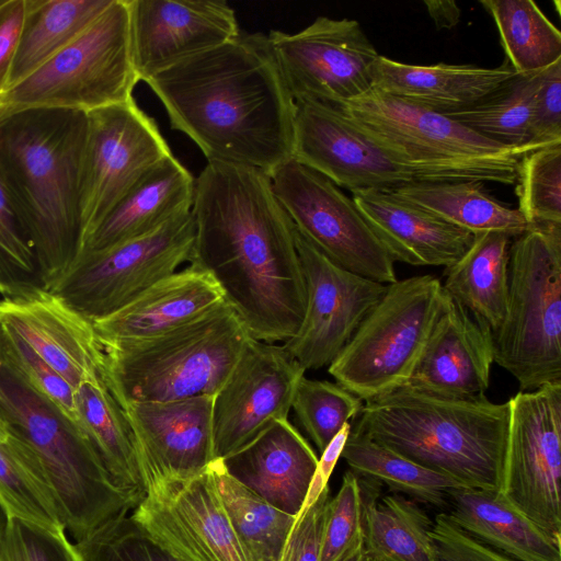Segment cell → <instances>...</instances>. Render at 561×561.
I'll return each instance as SVG.
<instances>
[{
    "instance_id": "obj_30",
    "label": "cell",
    "mask_w": 561,
    "mask_h": 561,
    "mask_svg": "<svg viewBox=\"0 0 561 561\" xmlns=\"http://www.w3.org/2000/svg\"><path fill=\"white\" fill-rule=\"evenodd\" d=\"M512 240L501 231L476 233L469 250L444 273V291L492 333L505 317Z\"/></svg>"
},
{
    "instance_id": "obj_43",
    "label": "cell",
    "mask_w": 561,
    "mask_h": 561,
    "mask_svg": "<svg viewBox=\"0 0 561 561\" xmlns=\"http://www.w3.org/2000/svg\"><path fill=\"white\" fill-rule=\"evenodd\" d=\"M0 279L10 295L43 287L31 238L0 174Z\"/></svg>"
},
{
    "instance_id": "obj_4",
    "label": "cell",
    "mask_w": 561,
    "mask_h": 561,
    "mask_svg": "<svg viewBox=\"0 0 561 561\" xmlns=\"http://www.w3.org/2000/svg\"><path fill=\"white\" fill-rule=\"evenodd\" d=\"M352 430L467 486L499 490L508 402L447 399L407 386L364 403Z\"/></svg>"
},
{
    "instance_id": "obj_5",
    "label": "cell",
    "mask_w": 561,
    "mask_h": 561,
    "mask_svg": "<svg viewBox=\"0 0 561 561\" xmlns=\"http://www.w3.org/2000/svg\"><path fill=\"white\" fill-rule=\"evenodd\" d=\"M0 409L10 433L34 453L78 542L141 501L119 488L82 430L33 388L0 348Z\"/></svg>"
},
{
    "instance_id": "obj_21",
    "label": "cell",
    "mask_w": 561,
    "mask_h": 561,
    "mask_svg": "<svg viewBox=\"0 0 561 561\" xmlns=\"http://www.w3.org/2000/svg\"><path fill=\"white\" fill-rule=\"evenodd\" d=\"M128 1L133 60L142 81L241 32L222 0Z\"/></svg>"
},
{
    "instance_id": "obj_40",
    "label": "cell",
    "mask_w": 561,
    "mask_h": 561,
    "mask_svg": "<svg viewBox=\"0 0 561 561\" xmlns=\"http://www.w3.org/2000/svg\"><path fill=\"white\" fill-rule=\"evenodd\" d=\"M364 401L341 385L305 377L297 383L291 408L321 454L333 437L358 415Z\"/></svg>"
},
{
    "instance_id": "obj_6",
    "label": "cell",
    "mask_w": 561,
    "mask_h": 561,
    "mask_svg": "<svg viewBox=\"0 0 561 561\" xmlns=\"http://www.w3.org/2000/svg\"><path fill=\"white\" fill-rule=\"evenodd\" d=\"M226 301L162 334L102 343V378L123 408L215 396L250 339Z\"/></svg>"
},
{
    "instance_id": "obj_22",
    "label": "cell",
    "mask_w": 561,
    "mask_h": 561,
    "mask_svg": "<svg viewBox=\"0 0 561 561\" xmlns=\"http://www.w3.org/2000/svg\"><path fill=\"white\" fill-rule=\"evenodd\" d=\"M0 325L16 332L75 390L102 379L103 346L91 321L43 287L0 299Z\"/></svg>"
},
{
    "instance_id": "obj_15",
    "label": "cell",
    "mask_w": 561,
    "mask_h": 561,
    "mask_svg": "<svg viewBox=\"0 0 561 561\" xmlns=\"http://www.w3.org/2000/svg\"><path fill=\"white\" fill-rule=\"evenodd\" d=\"M87 115L80 194L82 243L152 168L173 154L154 119L134 98Z\"/></svg>"
},
{
    "instance_id": "obj_8",
    "label": "cell",
    "mask_w": 561,
    "mask_h": 561,
    "mask_svg": "<svg viewBox=\"0 0 561 561\" xmlns=\"http://www.w3.org/2000/svg\"><path fill=\"white\" fill-rule=\"evenodd\" d=\"M128 0L111 5L76 39L0 95V112L66 108L89 113L133 99Z\"/></svg>"
},
{
    "instance_id": "obj_49",
    "label": "cell",
    "mask_w": 561,
    "mask_h": 561,
    "mask_svg": "<svg viewBox=\"0 0 561 561\" xmlns=\"http://www.w3.org/2000/svg\"><path fill=\"white\" fill-rule=\"evenodd\" d=\"M330 500L329 485L297 516L280 561H320L323 528Z\"/></svg>"
},
{
    "instance_id": "obj_32",
    "label": "cell",
    "mask_w": 561,
    "mask_h": 561,
    "mask_svg": "<svg viewBox=\"0 0 561 561\" xmlns=\"http://www.w3.org/2000/svg\"><path fill=\"white\" fill-rule=\"evenodd\" d=\"M75 401L79 426L113 481L142 500L146 493L134 434L103 378L82 382L75 390Z\"/></svg>"
},
{
    "instance_id": "obj_54",
    "label": "cell",
    "mask_w": 561,
    "mask_h": 561,
    "mask_svg": "<svg viewBox=\"0 0 561 561\" xmlns=\"http://www.w3.org/2000/svg\"><path fill=\"white\" fill-rule=\"evenodd\" d=\"M9 436H10L9 423L5 420V416L2 412V410L0 409V440L5 442L9 438Z\"/></svg>"
},
{
    "instance_id": "obj_33",
    "label": "cell",
    "mask_w": 561,
    "mask_h": 561,
    "mask_svg": "<svg viewBox=\"0 0 561 561\" xmlns=\"http://www.w3.org/2000/svg\"><path fill=\"white\" fill-rule=\"evenodd\" d=\"M484 182H420L393 190L397 196L472 233L501 231L515 238L534 228L518 209L493 198Z\"/></svg>"
},
{
    "instance_id": "obj_10",
    "label": "cell",
    "mask_w": 561,
    "mask_h": 561,
    "mask_svg": "<svg viewBox=\"0 0 561 561\" xmlns=\"http://www.w3.org/2000/svg\"><path fill=\"white\" fill-rule=\"evenodd\" d=\"M408 162L442 181L515 184L524 150L493 142L447 115L371 89L339 107Z\"/></svg>"
},
{
    "instance_id": "obj_38",
    "label": "cell",
    "mask_w": 561,
    "mask_h": 561,
    "mask_svg": "<svg viewBox=\"0 0 561 561\" xmlns=\"http://www.w3.org/2000/svg\"><path fill=\"white\" fill-rule=\"evenodd\" d=\"M537 82L538 71L516 75L472 106L444 115L493 142L534 151L530 141Z\"/></svg>"
},
{
    "instance_id": "obj_53",
    "label": "cell",
    "mask_w": 561,
    "mask_h": 561,
    "mask_svg": "<svg viewBox=\"0 0 561 561\" xmlns=\"http://www.w3.org/2000/svg\"><path fill=\"white\" fill-rule=\"evenodd\" d=\"M366 559L362 535L335 561H366Z\"/></svg>"
},
{
    "instance_id": "obj_27",
    "label": "cell",
    "mask_w": 561,
    "mask_h": 561,
    "mask_svg": "<svg viewBox=\"0 0 561 561\" xmlns=\"http://www.w3.org/2000/svg\"><path fill=\"white\" fill-rule=\"evenodd\" d=\"M516 75L507 60L495 68L416 66L379 55L371 68L373 89L439 114L472 106Z\"/></svg>"
},
{
    "instance_id": "obj_41",
    "label": "cell",
    "mask_w": 561,
    "mask_h": 561,
    "mask_svg": "<svg viewBox=\"0 0 561 561\" xmlns=\"http://www.w3.org/2000/svg\"><path fill=\"white\" fill-rule=\"evenodd\" d=\"M516 182L517 209L533 227L561 225V144L525 153Z\"/></svg>"
},
{
    "instance_id": "obj_11",
    "label": "cell",
    "mask_w": 561,
    "mask_h": 561,
    "mask_svg": "<svg viewBox=\"0 0 561 561\" xmlns=\"http://www.w3.org/2000/svg\"><path fill=\"white\" fill-rule=\"evenodd\" d=\"M194 236L188 211L146 236L78 256L48 290L93 323L190 263Z\"/></svg>"
},
{
    "instance_id": "obj_48",
    "label": "cell",
    "mask_w": 561,
    "mask_h": 561,
    "mask_svg": "<svg viewBox=\"0 0 561 561\" xmlns=\"http://www.w3.org/2000/svg\"><path fill=\"white\" fill-rule=\"evenodd\" d=\"M432 561H517L459 528L437 513L431 530Z\"/></svg>"
},
{
    "instance_id": "obj_31",
    "label": "cell",
    "mask_w": 561,
    "mask_h": 561,
    "mask_svg": "<svg viewBox=\"0 0 561 561\" xmlns=\"http://www.w3.org/2000/svg\"><path fill=\"white\" fill-rule=\"evenodd\" d=\"M358 483L366 556L385 561H432L433 519L421 504L397 493L379 496L381 484L374 480L358 477Z\"/></svg>"
},
{
    "instance_id": "obj_25",
    "label": "cell",
    "mask_w": 561,
    "mask_h": 561,
    "mask_svg": "<svg viewBox=\"0 0 561 561\" xmlns=\"http://www.w3.org/2000/svg\"><path fill=\"white\" fill-rule=\"evenodd\" d=\"M352 199L393 262L413 266L455 264L474 233L457 227L391 191H362Z\"/></svg>"
},
{
    "instance_id": "obj_46",
    "label": "cell",
    "mask_w": 561,
    "mask_h": 561,
    "mask_svg": "<svg viewBox=\"0 0 561 561\" xmlns=\"http://www.w3.org/2000/svg\"><path fill=\"white\" fill-rule=\"evenodd\" d=\"M362 535L358 477L348 470L343 476L340 490L328 503L320 561H335Z\"/></svg>"
},
{
    "instance_id": "obj_20",
    "label": "cell",
    "mask_w": 561,
    "mask_h": 561,
    "mask_svg": "<svg viewBox=\"0 0 561 561\" xmlns=\"http://www.w3.org/2000/svg\"><path fill=\"white\" fill-rule=\"evenodd\" d=\"M122 409L134 434L145 493L165 480L192 478L216 459L213 396L136 402Z\"/></svg>"
},
{
    "instance_id": "obj_45",
    "label": "cell",
    "mask_w": 561,
    "mask_h": 561,
    "mask_svg": "<svg viewBox=\"0 0 561 561\" xmlns=\"http://www.w3.org/2000/svg\"><path fill=\"white\" fill-rule=\"evenodd\" d=\"M0 561H83L67 534L58 535L14 517L0 531Z\"/></svg>"
},
{
    "instance_id": "obj_56",
    "label": "cell",
    "mask_w": 561,
    "mask_h": 561,
    "mask_svg": "<svg viewBox=\"0 0 561 561\" xmlns=\"http://www.w3.org/2000/svg\"><path fill=\"white\" fill-rule=\"evenodd\" d=\"M0 295H2V296L10 295L8 287L4 285V283L1 279H0Z\"/></svg>"
},
{
    "instance_id": "obj_24",
    "label": "cell",
    "mask_w": 561,
    "mask_h": 561,
    "mask_svg": "<svg viewBox=\"0 0 561 561\" xmlns=\"http://www.w3.org/2000/svg\"><path fill=\"white\" fill-rule=\"evenodd\" d=\"M318 459L296 427L287 419H280L221 460L229 474L242 485L297 518Z\"/></svg>"
},
{
    "instance_id": "obj_44",
    "label": "cell",
    "mask_w": 561,
    "mask_h": 561,
    "mask_svg": "<svg viewBox=\"0 0 561 561\" xmlns=\"http://www.w3.org/2000/svg\"><path fill=\"white\" fill-rule=\"evenodd\" d=\"M0 348L33 388L79 425L75 389L16 332L5 325H0Z\"/></svg>"
},
{
    "instance_id": "obj_42",
    "label": "cell",
    "mask_w": 561,
    "mask_h": 561,
    "mask_svg": "<svg viewBox=\"0 0 561 561\" xmlns=\"http://www.w3.org/2000/svg\"><path fill=\"white\" fill-rule=\"evenodd\" d=\"M83 561H180L131 514H123L73 542Z\"/></svg>"
},
{
    "instance_id": "obj_1",
    "label": "cell",
    "mask_w": 561,
    "mask_h": 561,
    "mask_svg": "<svg viewBox=\"0 0 561 561\" xmlns=\"http://www.w3.org/2000/svg\"><path fill=\"white\" fill-rule=\"evenodd\" d=\"M195 236L188 265L208 272L250 335L285 342L306 310L295 227L268 174L208 161L195 179Z\"/></svg>"
},
{
    "instance_id": "obj_37",
    "label": "cell",
    "mask_w": 561,
    "mask_h": 561,
    "mask_svg": "<svg viewBox=\"0 0 561 561\" xmlns=\"http://www.w3.org/2000/svg\"><path fill=\"white\" fill-rule=\"evenodd\" d=\"M0 503L8 517L67 534L61 507L34 453L16 435L0 440Z\"/></svg>"
},
{
    "instance_id": "obj_7",
    "label": "cell",
    "mask_w": 561,
    "mask_h": 561,
    "mask_svg": "<svg viewBox=\"0 0 561 561\" xmlns=\"http://www.w3.org/2000/svg\"><path fill=\"white\" fill-rule=\"evenodd\" d=\"M492 337L494 363L520 391L561 381V225L513 238L505 317Z\"/></svg>"
},
{
    "instance_id": "obj_39",
    "label": "cell",
    "mask_w": 561,
    "mask_h": 561,
    "mask_svg": "<svg viewBox=\"0 0 561 561\" xmlns=\"http://www.w3.org/2000/svg\"><path fill=\"white\" fill-rule=\"evenodd\" d=\"M492 15L506 60L518 73L561 60V33L531 0H482Z\"/></svg>"
},
{
    "instance_id": "obj_55",
    "label": "cell",
    "mask_w": 561,
    "mask_h": 561,
    "mask_svg": "<svg viewBox=\"0 0 561 561\" xmlns=\"http://www.w3.org/2000/svg\"><path fill=\"white\" fill-rule=\"evenodd\" d=\"M8 520V515L3 508V506L1 505L0 503V531L2 530V528L4 527L5 523Z\"/></svg>"
},
{
    "instance_id": "obj_13",
    "label": "cell",
    "mask_w": 561,
    "mask_h": 561,
    "mask_svg": "<svg viewBox=\"0 0 561 561\" xmlns=\"http://www.w3.org/2000/svg\"><path fill=\"white\" fill-rule=\"evenodd\" d=\"M499 492L546 533L561 538V381L508 399Z\"/></svg>"
},
{
    "instance_id": "obj_26",
    "label": "cell",
    "mask_w": 561,
    "mask_h": 561,
    "mask_svg": "<svg viewBox=\"0 0 561 561\" xmlns=\"http://www.w3.org/2000/svg\"><path fill=\"white\" fill-rule=\"evenodd\" d=\"M224 300L208 272L187 265L93 325L104 343L145 340L185 324Z\"/></svg>"
},
{
    "instance_id": "obj_29",
    "label": "cell",
    "mask_w": 561,
    "mask_h": 561,
    "mask_svg": "<svg viewBox=\"0 0 561 561\" xmlns=\"http://www.w3.org/2000/svg\"><path fill=\"white\" fill-rule=\"evenodd\" d=\"M446 514L470 536L517 561H561V538L525 517L497 490L454 489Z\"/></svg>"
},
{
    "instance_id": "obj_18",
    "label": "cell",
    "mask_w": 561,
    "mask_h": 561,
    "mask_svg": "<svg viewBox=\"0 0 561 561\" xmlns=\"http://www.w3.org/2000/svg\"><path fill=\"white\" fill-rule=\"evenodd\" d=\"M305 371L283 345L250 336L213 397L215 458L236 451L273 421L287 419Z\"/></svg>"
},
{
    "instance_id": "obj_19",
    "label": "cell",
    "mask_w": 561,
    "mask_h": 561,
    "mask_svg": "<svg viewBox=\"0 0 561 561\" xmlns=\"http://www.w3.org/2000/svg\"><path fill=\"white\" fill-rule=\"evenodd\" d=\"M131 516L180 561H248L208 466L147 489Z\"/></svg>"
},
{
    "instance_id": "obj_36",
    "label": "cell",
    "mask_w": 561,
    "mask_h": 561,
    "mask_svg": "<svg viewBox=\"0 0 561 561\" xmlns=\"http://www.w3.org/2000/svg\"><path fill=\"white\" fill-rule=\"evenodd\" d=\"M218 494L248 561H280L296 517L271 505L226 470L210 465Z\"/></svg>"
},
{
    "instance_id": "obj_9",
    "label": "cell",
    "mask_w": 561,
    "mask_h": 561,
    "mask_svg": "<svg viewBox=\"0 0 561 561\" xmlns=\"http://www.w3.org/2000/svg\"><path fill=\"white\" fill-rule=\"evenodd\" d=\"M445 299L442 282L430 274L389 284L329 374L365 402L405 386Z\"/></svg>"
},
{
    "instance_id": "obj_35",
    "label": "cell",
    "mask_w": 561,
    "mask_h": 561,
    "mask_svg": "<svg viewBox=\"0 0 561 561\" xmlns=\"http://www.w3.org/2000/svg\"><path fill=\"white\" fill-rule=\"evenodd\" d=\"M341 457L356 476L374 480L390 493L447 511V494L467 486L459 480L425 468L351 428Z\"/></svg>"
},
{
    "instance_id": "obj_17",
    "label": "cell",
    "mask_w": 561,
    "mask_h": 561,
    "mask_svg": "<svg viewBox=\"0 0 561 561\" xmlns=\"http://www.w3.org/2000/svg\"><path fill=\"white\" fill-rule=\"evenodd\" d=\"M295 238L307 304L299 330L283 346L305 370L319 369L337 357L388 285L337 266L296 229Z\"/></svg>"
},
{
    "instance_id": "obj_50",
    "label": "cell",
    "mask_w": 561,
    "mask_h": 561,
    "mask_svg": "<svg viewBox=\"0 0 561 561\" xmlns=\"http://www.w3.org/2000/svg\"><path fill=\"white\" fill-rule=\"evenodd\" d=\"M26 12V0H0V95L10 71Z\"/></svg>"
},
{
    "instance_id": "obj_28",
    "label": "cell",
    "mask_w": 561,
    "mask_h": 561,
    "mask_svg": "<svg viewBox=\"0 0 561 561\" xmlns=\"http://www.w3.org/2000/svg\"><path fill=\"white\" fill-rule=\"evenodd\" d=\"M194 190L192 173L173 154L167 157L102 219L84 239L78 256L146 236L191 211Z\"/></svg>"
},
{
    "instance_id": "obj_12",
    "label": "cell",
    "mask_w": 561,
    "mask_h": 561,
    "mask_svg": "<svg viewBox=\"0 0 561 561\" xmlns=\"http://www.w3.org/2000/svg\"><path fill=\"white\" fill-rule=\"evenodd\" d=\"M268 176L295 229L327 259L378 283L398 280L393 260L354 201L333 182L293 158Z\"/></svg>"
},
{
    "instance_id": "obj_14",
    "label": "cell",
    "mask_w": 561,
    "mask_h": 561,
    "mask_svg": "<svg viewBox=\"0 0 561 561\" xmlns=\"http://www.w3.org/2000/svg\"><path fill=\"white\" fill-rule=\"evenodd\" d=\"M291 158L352 193L443 182L385 146L341 108L295 102Z\"/></svg>"
},
{
    "instance_id": "obj_16",
    "label": "cell",
    "mask_w": 561,
    "mask_h": 561,
    "mask_svg": "<svg viewBox=\"0 0 561 561\" xmlns=\"http://www.w3.org/2000/svg\"><path fill=\"white\" fill-rule=\"evenodd\" d=\"M267 36L295 102L341 107L373 89L379 54L357 21L318 16L297 33Z\"/></svg>"
},
{
    "instance_id": "obj_52",
    "label": "cell",
    "mask_w": 561,
    "mask_h": 561,
    "mask_svg": "<svg viewBox=\"0 0 561 561\" xmlns=\"http://www.w3.org/2000/svg\"><path fill=\"white\" fill-rule=\"evenodd\" d=\"M424 4L438 30L453 28L460 21V8L455 1L426 0Z\"/></svg>"
},
{
    "instance_id": "obj_23",
    "label": "cell",
    "mask_w": 561,
    "mask_h": 561,
    "mask_svg": "<svg viewBox=\"0 0 561 561\" xmlns=\"http://www.w3.org/2000/svg\"><path fill=\"white\" fill-rule=\"evenodd\" d=\"M494 363L491 330L446 294L445 304L405 385L431 396H485Z\"/></svg>"
},
{
    "instance_id": "obj_51",
    "label": "cell",
    "mask_w": 561,
    "mask_h": 561,
    "mask_svg": "<svg viewBox=\"0 0 561 561\" xmlns=\"http://www.w3.org/2000/svg\"><path fill=\"white\" fill-rule=\"evenodd\" d=\"M352 424L347 423L344 427L333 437L329 445L321 453L318 459L317 469L312 478L307 497L305 500V510L309 507L319 497L324 488L328 486L329 479L333 472V469L341 457L344 445L351 433ZM300 511V512H301Z\"/></svg>"
},
{
    "instance_id": "obj_3",
    "label": "cell",
    "mask_w": 561,
    "mask_h": 561,
    "mask_svg": "<svg viewBox=\"0 0 561 561\" xmlns=\"http://www.w3.org/2000/svg\"><path fill=\"white\" fill-rule=\"evenodd\" d=\"M87 133L88 115L81 111L0 112V174L31 238L41 283L47 290L81 250Z\"/></svg>"
},
{
    "instance_id": "obj_2",
    "label": "cell",
    "mask_w": 561,
    "mask_h": 561,
    "mask_svg": "<svg viewBox=\"0 0 561 561\" xmlns=\"http://www.w3.org/2000/svg\"><path fill=\"white\" fill-rule=\"evenodd\" d=\"M145 82L207 161L270 175L291 159L295 101L266 34L240 32Z\"/></svg>"
},
{
    "instance_id": "obj_47",
    "label": "cell",
    "mask_w": 561,
    "mask_h": 561,
    "mask_svg": "<svg viewBox=\"0 0 561 561\" xmlns=\"http://www.w3.org/2000/svg\"><path fill=\"white\" fill-rule=\"evenodd\" d=\"M556 144H561V60L538 71L530 146L536 150Z\"/></svg>"
},
{
    "instance_id": "obj_34",
    "label": "cell",
    "mask_w": 561,
    "mask_h": 561,
    "mask_svg": "<svg viewBox=\"0 0 561 561\" xmlns=\"http://www.w3.org/2000/svg\"><path fill=\"white\" fill-rule=\"evenodd\" d=\"M113 0H26V12L8 88L76 39ZM7 88V89H8Z\"/></svg>"
},
{
    "instance_id": "obj_57",
    "label": "cell",
    "mask_w": 561,
    "mask_h": 561,
    "mask_svg": "<svg viewBox=\"0 0 561 561\" xmlns=\"http://www.w3.org/2000/svg\"><path fill=\"white\" fill-rule=\"evenodd\" d=\"M366 561H385V560H381V559H378V558H368L367 557Z\"/></svg>"
}]
</instances>
